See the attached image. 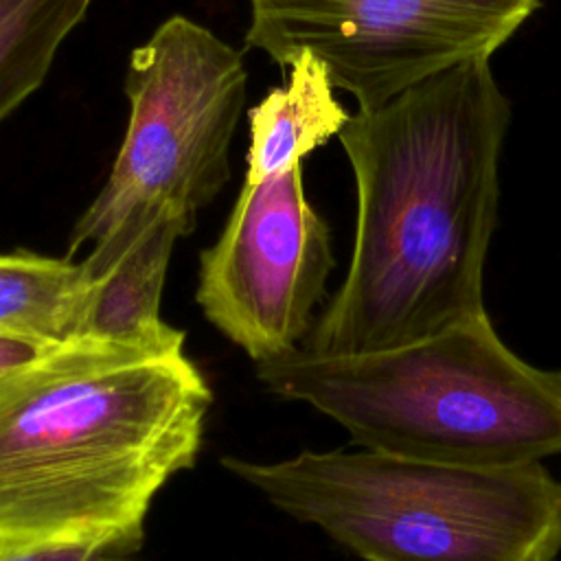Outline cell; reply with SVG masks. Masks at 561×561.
<instances>
[{"label":"cell","mask_w":561,"mask_h":561,"mask_svg":"<svg viewBox=\"0 0 561 561\" xmlns=\"http://www.w3.org/2000/svg\"><path fill=\"white\" fill-rule=\"evenodd\" d=\"M489 61H465L348 116L337 136L357 186L353 254L302 348L370 353L484 313L511 121Z\"/></svg>","instance_id":"obj_1"},{"label":"cell","mask_w":561,"mask_h":561,"mask_svg":"<svg viewBox=\"0 0 561 561\" xmlns=\"http://www.w3.org/2000/svg\"><path fill=\"white\" fill-rule=\"evenodd\" d=\"M96 0H0V123L48 77Z\"/></svg>","instance_id":"obj_11"},{"label":"cell","mask_w":561,"mask_h":561,"mask_svg":"<svg viewBox=\"0 0 561 561\" xmlns=\"http://www.w3.org/2000/svg\"><path fill=\"white\" fill-rule=\"evenodd\" d=\"M85 291L81 261L26 250L0 254V333L39 342L75 337Z\"/></svg>","instance_id":"obj_10"},{"label":"cell","mask_w":561,"mask_h":561,"mask_svg":"<svg viewBox=\"0 0 561 561\" xmlns=\"http://www.w3.org/2000/svg\"><path fill=\"white\" fill-rule=\"evenodd\" d=\"M53 342H39L33 337L0 333V379L22 364L39 357Z\"/></svg>","instance_id":"obj_13"},{"label":"cell","mask_w":561,"mask_h":561,"mask_svg":"<svg viewBox=\"0 0 561 561\" xmlns=\"http://www.w3.org/2000/svg\"><path fill=\"white\" fill-rule=\"evenodd\" d=\"M140 548L138 537L53 539L0 546V561H131Z\"/></svg>","instance_id":"obj_12"},{"label":"cell","mask_w":561,"mask_h":561,"mask_svg":"<svg viewBox=\"0 0 561 561\" xmlns=\"http://www.w3.org/2000/svg\"><path fill=\"white\" fill-rule=\"evenodd\" d=\"M237 48L186 15L167 18L127 61L129 118L105 184L77 219L68 254L175 210L197 219L230 180V142L245 105Z\"/></svg>","instance_id":"obj_5"},{"label":"cell","mask_w":561,"mask_h":561,"mask_svg":"<svg viewBox=\"0 0 561 561\" xmlns=\"http://www.w3.org/2000/svg\"><path fill=\"white\" fill-rule=\"evenodd\" d=\"M259 381L337 421L364 449L504 467L561 454V370L515 355L484 313L403 346L259 362Z\"/></svg>","instance_id":"obj_3"},{"label":"cell","mask_w":561,"mask_h":561,"mask_svg":"<svg viewBox=\"0 0 561 561\" xmlns=\"http://www.w3.org/2000/svg\"><path fill=\"white\" fill-rule=\"evenodd\" d=\"M331 234L302 164L245 182L219 239L199 256L195 300L254 364L300 348L333 270Z\"/></svg>","instance_id":"obj_7"},{"label":"cell","mask_w":561,"mask_h":561,"mask_svg":"<svg viewBox=\"0 0 561 561\" xmlns=\"http://www.w3.org/2000/svg\"><path fill=\"white\" fill-rule=\"evenodd\" d=\"M539 0H248L245 46L289 66L316 57L331 83L370 110L491 55Z\"/></svg>","instance_id":"obj_6"},{"label":"cell","mask_w":561,"mask_h":561,"mask_svg":"<svg viewBox=\"0 0 561 561\" xmlns=\"http://www.w3.org/2000/svg\"><path fill=\"white\" fill-rule=\"evenodd\" d=\"M195 221L160 213L94 280L88 283L75 337H96L147 348H184V333L160 318V296L173 245Z\"/></svg>","instance_id":"obj_8"},{"label":"cell","mask_w":561,"mask_h":561,"mask_svg":"<svg viewBox=\"0 0 561 561\" xmlns=\"http://www.w3.org/2000/svg\"><path fill=\"white\" fill-rule=\"evenodd\" d=\"M276 508L366 561H554L561 484L541 462L445 465L373 449L224 458Z\"/></svg>","instance_id":"obj_4"},{"label":"cell","mask_w":561,"mask_h":561,"mask_svg":"<svg viewBox=\"0 0 561 561\" xmlns=\"http://www.w3.org/2000/svg\"><path fill=\"white\" fill-rule=\"evenodd\" d=\"M213 392L184 348L53 342L0 379V546L145 539L156 493L191 469Z\"/></svg>","instance_id":"obj_2"},{"label":"cell","mask_w":561,"mask_h":561,"mask_svg":"<svg viewBox=\"0 0 561 561\" xmlns=\"http://www.w3.org/2000/svg\"><path fill=\"white\" fill-rule=\"evenodd\" d=\"M287 68V81L248 112L245 182L302 164L313 149L337 136L351 116L316 57L300 55Z\"/></svg>","instance_id":"obj_9"}]
</instances>
